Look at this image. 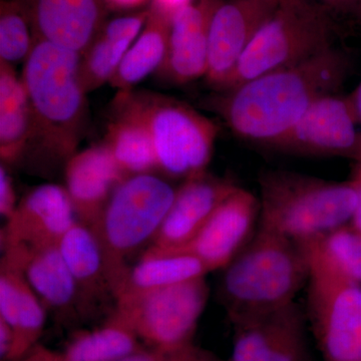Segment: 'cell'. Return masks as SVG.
Here are the masks:
<instances>
[{
  "label": "cell",
  "instance_id": "6da1fadb",
  "mask_svg": "<svg viewBox=\"0 0 361 361\" xmlns=\"http://www.w3.org/2000/svg\"><path fill=\"white\" fill-rule=\"evenodd\" d=\"M350 68L348 52L334 45L296 65L219 92L210 104L239 139L271 147L320 97L338 92Z\"/></svg>",
  "mask_w": 361,
  "mask_h": 361
},
{
  "label": "cell",
  "instance_id": "7a4b0ae2",
  "mask_svg": "<svg viewBox=\"0 0 361 361\" xmlns=\"http://www.w3.org/2000/svg\"><path fill=\"white\" fill-rule=\"evenodd\" d=\"M82 54L47 40L33 39L21 82L30 102V146L51 164H65L77 153L87 127V92L80 82Z\"/></svg>",
  "mask_w": 361,
  "mask_h": 361
},
{
  "label": "cell",
  "instance_id": "3957f363",
  "mask_svg": "<svg viewBox=\"0 0 361 361\" xmlns=\"http://www.w3.org/2000/svg\"><path fill=\"white\" fill-rule=\"evenodd\" d=\"M223 271L220 297L232 323L295 302L310 279L300 245L260 226Z\"/></svg>",
  "mask_w": 361,
  "mask_h": 361
},
{
  "label": "cell",
  "instance_id": "277c9868",
  "mask_svg": "<svg viewBox=\"0 0 361 361\" xmlns=\"http://www.w3.org/2000/svg\"><path fill=\"white\" fill-rule=\"evenodd\" d=\"M259 226L298 244L349 224L357 205L350 180L269 170L259 178Z\"/></svg>",
  "mask_w": 361,
  "mask_h": 361
},
{
  "label": "cell",
  "instance_id": "5b68a950",
  "mask_svg": "<svg viewBox=\"0 0 361 361\" xmlns=\"http://www.w3.org/2000/svg\"><path fill=\"white\" fill-rule=\"evenodd\" d=\"M111 109L146 127L164 175L185 180L207 172L220 129L193 106L166 94L130 90H118Z\"/></svg>",
  "mask_w": 361,
  "mask_h": 361
},
{
  "label": "cell",
  "instance_id": "8992f818",
  "mask_svg": "<svg viewBox=\"0 0 361 361\" xmlns=\"http://www.w3.org/2000/svg\"><path fill=\"white\" fill-rule=\"evenodd\" d=\"M177 189L155 173L129 176L116 188L94 225L115 296L130 259L149 246L174 201Z\"/></svg>",
  "mask_w": 361,
  "mask_h": 361
},
{
  "label": "cell",
  "instance_id": "52a82bcc",
  "mask_svg": "<svg viewBox=\"0 0 361 361\" xmlns=\"http://www.w3.org/2000/svg\"><path fill=\"white\" fill-rule=\"evenodd\" d=\"M337 32L336 13L319 0H279L219 92L322 54Z\"/></svg>",
  "mask_w": 361,
  "mask_h": 361
},
{
  "label": "cell",
  "instance_id": "ba28073f",
  "mask_svg": "<svg viewBox=\"0 0 361 361\" xmlns=\"http://www.w3.org/2000/svg\"><path fill=\"white\" fill-rule=\"evenodd\" d=\"M210 289L206 277L183 283L123 294L114 313L156 350L171 353L191 344L205 310Z\"/></svg>",
  "mask_w": 361,
  "mask_h": 361
},
{
  "label": "cell",
  "instance_id": "9c48e42d",
  "mask_svg": "<svg viewBox=\"0 0 361 361\" xmlns=\"http://www.w3.org/2000/svg\"><path fill=\"white\" fill-rule=\"evenodd\" d=\"M308 319L322 361H361V285L310 272Z\"/></svg>",
  "mask_w": 361,
  "mask_h": 361
},
{
  "label": "cell",
  "instance_id": "30bf717a",
  "mask_svg": "<svg viewBox=\"0 0 361 361\" xmlns=\"http://www.w3.org/2000/svg\"><path fill=\"white\" fill-rule=\"evenodd\" d=\"M271 148L294 155L361 159V127L350 97H320Z\"/></svg>",
  "mask_w": 361,
  "mask_h": 361
},
{
  "label": "cell",
  "instance_id": "8fae6325",
  "mask_svg": "<svg viewBox=\"0 0 361 361\" xmlns=\"http://www.w3.org/2000/svg\"><path fill=\"white\" fill-rule=\"evenodd\" d=\"M232 324L234 339L227 361H313L305 315L296 302Z\"/></svg>",
  "mask_w": 361,
  "mask_h": 361
},
{
  "label": "cell",
  "instance_id": "7c38bea8",
  "mask_svg": "<svg viewBox=\"0 0 361 361\" xmlns=\"http://www.w3.org/2000/svg\"><path fill=\"white\" fill-rule=\"evenodd\" d=\"M279 4V0H222L216 8L209 32L206 80L222 89L240 59Z\"/></svg>",
  "mask_w": 361,
  "mask_h": 361
},
{
  "label": "cell",
  "instance_id": "4fadbf2b",
  "mask_svg": "<svg viewBox=\"0 0 361 361\" xmlns=\"http://www.w3.org/2000/svg\"><path fill=\"white\" fill-rule=\"evenodd\" d=\"M259 217V199L239 186L216 209L193 241L177 252L192 254L209 272L223 270L250 241Z\"/></svg>",
  "mask_w": 361,
  "mask_h": 361
},
{
  "label": "cell",
  "instance_id": "5bb4252c",
  "mask_svg": "<svg viewBox=\"0 0 361 361\" xmlns=\"http://www.w3.org/2000/svg\"><path fill=\"white\" fill-rule=\"evenodd\" d=\"M238 187L232 180L207 172L183 180L158 234L145 251L168 253L185 248Z\"/></svg>",
  "mask_w": 361,
  "mask_h": 361
},
{
  "label": "cell",
  "instance_id": "9a60e30c",
  "mask_svg": "<svg viewBox=\"0 0 361 361\" xmlns=\"http://www.w3.org/2000/svg\"><path fill=\"white\" fill-rule=\"evenodd\" d=\"M75 207L66 188L44 184L33 188L21 199L1 232L6 246H58L78 222Z\"/></svg>",
  "mask_w": 361,
  "mask_h": 361
},
{
  "label": "cell",
  "instance_id": "2e32d148",
  "mask_svg": "<svg viewBox=\"0 0 361 361\" xmlns=\"http://www.w3.org/2000/svg\"><path fill=\"white\" fill-rule=\"evenodd\" d=\"M33 39L82 54L106 21L104 0H20Z\"/></svg>",
  "mask_w": 361,
  "mask_h": 361
},
{
  "label": "cell",
  "instance_id": "e0dca14e",
  "mask_svg": "<svg viewBox=\"0 0 361 361\" xmlns=\"http://www.w3.org/2000/svg\"><path fill=\"white\" fill-rule=\"evenodd\" d=\"M222 0H193L172 16L169 49L158 77L174 85L205 78L208 71L209 32Z\"/></svg>",
  "mask_w": 361,
  "mask_h": 361
},
{
  "label": "cell",
  "instance_id": "ac0fdd59",
  "mask_svg": "<svg viewBox=\"0 0 361 361\" xmlns=\"http://www.w3.org/2000/svg\"><path fill=\"white\" fill-rule=\"evenodd\" d=\"M1 260L21 271L47 311L70 315L85 312L77 284L59 246L4 247Z\"/></svg>",
  "mask_w": 361,
  "mask_h": 361
},
{
  "label": "cell",
  "instance_id": "d6986e66",
  "mask_svg": "<svg viewBox=\"0 0 361 361\" xmlns=\"http://www.w3.org/2000/svg\"><path fill=\"white\" fill-rule=\"evenodd\" d=\"M127 177L104 142L71 156L65 165L66 190L78 220L94 225L116 188Z\"/></svg>",
  "mask_w": 361,
  "mask_h": 361
},
{
  "label": "cell",
  "instance_id": "ffe728a7",
  "mask_svg": "<svg viewBox=\"0 0 361 361\" xmlns=\"http://www.w3.org/2000/svg\"><path fill=\"white\" fill-rule=\"evenodd\" d=\"M58 246L77 284L85 312L108 304L116 307L103 250L92 228L78 221Z\"/></svg>",
  "mask_w": 361,
  "mask_h": 361
},
{
  "label": "cell",
  "instance_id": "44dd1931",
  "mask_svg": "<svg viewBox=\"0 0 361 361\" xmlns=\"http://www.w3.org/2000/svg\"><path fill=\"white\" fill-rule=\"evenodd\" d=\"M149 8L106 21L82 54L80 82L90 92L111 82L123 56L137 39L148 20Z\"/></svg>",
  "mask_w": 361,
  "mask_h": 361
},
{
  "label": "cell",
  "instance_id": "7402d4cb",
  "mask_svg": "<svg viewBox=\"0 0 361 361\" xmlns=\"http://www.w3.org/2000/svg\"><path fill=\"white\" fill-rule=\"evenodd\" d=\"M47 312L21 271L1 260L0 320L13 331L11 358L23 355L37 341L44 330Z\"/></svg>",
  "mask_w": 361,
  "mask_h": 361
},
{
  "label": "cell",
  "instance_id": "603a6c76",
  "mask_svg": "<svg viewBox=\"0 0 361 361\" xmlns=\"http://www.w3.org/2000/svg\"><path fill=\"white\" fill-rule=\"evenodd\" d=\"M172 16L151 4L148 20L137 39L123 56L111 85L118 90H134L147 77L158 73L169 49Z\"/></svg>",
  "mask_w": 361,
  "mask_h": 361
},
{
  "label": "cell",
  "instance_id": "cb8c5ba5",
  "mask_svg": "<svg viewBox=\"0 0 361 361\" xmlns=\"http://www.w3.org/2000/svg\"><path fill=\"white\" fill-rule=\"evenodd\" d=\"M32 135V115L14 66L0 61V158L13 165L23 158Z\"/></svg>",
  "mask_w": 361,
  "mask_h": 361
},
{
  "label": "cell",
  "instance_id": "d4e9b609",
  "mask_svg": "<svg viewBox=\"0 0 361 361\" xmlns=\"http://www.w3.org/2000/svg\"><path fill=\"white\" fill-rule=\"evenodd\" d=\"M205 265L189 253L145 251L137 263L130 266L116 294L140 293L206 277Z\"/></svg>",
  "mask_w": 361,
  "mask_h": 361
},
{
  "label": "cell",
  "instance_id": "484cf974",
  "mask_svg": "<svg viewBox=\"0 0 361 361\" xmlns=\"http://www.w3.org/2000/svg\"><path fill=\"white\" fill-rule=\"evenodd\" d=\"M310 272L361 285V233L350 224L299 244Z\"/></svg>",
  "mask_w": 361,
  "mask_h": 361
},
{
  "label": "cell",
  "instance_id": "4316f807",
  "mask_svg": "<svg viewBox=\"0 0 361 361\" xmlns=\"http://www.w3.org/2000/svg\"><path fill=\"white\" fill-rule=\"evenodd\" d=\"M113 111L104 144L126 175L149 174L159 171L153 142L146 127L134 116Z\"/></svg>",
  "mask_w": 361,
  "mask_h": 361
},
{
  "label": "cell",
  "instance_id": "83f0119b",
  "mask_svg": "<svg viewBox=\"0 0 361 361\" xmlns=\"http://www.w3.org/2000/svg\"><path fill=\"white\" fill-rule=\"evenodd\" d=\"M137 334L128 323L113 312L101 329L85 332L68 344V361H118L137 351Z\"/></svg>",
  "mask_w": 361,
  "mask_h": 361
},
{
  "label": "cell",
  "instance_id": "f1b7e54d",
  "mask_svg": "<svg viewBox=\"0 0 361 361\" xmlns=\"http://www.w3.org/2000/svg\"><path fill=\"white\" fill-rule=\"evenodd\" d=\"M33 45L32 27L20 0L0 4V61L25 63Z\"/></svg>",
  "mask_w": 361,
  "mask_h": 361
},
{
  "label": "cell",
  "instance_id": "f546056e",
  "mask_svg": "<svg viewBox=\"0 0 361 361\" xmlns=\"http://www.w3.org/2000/svg\"><path fill=\"white\" fill-rule=\"evenodd\" d=\"M16 206L18 203H16L13 180L6 165L2 164L0 166V214L2 218L6 221L8 220L16 211Z\"/></svg>",
  "mask_w": 361,
  "mask_h": 361
},
{
  "label": "cell",
  "instance_id": "4dcf8cb0",
  "mask_svg": "<svg viewBox=\"0 0 361 361\" xmlns=\"http://www.w3.org/2000/svg\"><path fill=\"white\" fill-rule=\"evenodd\" d=\"M166 361H218L212 355L204 353L200 349L194 348L193 345L185 346V348L178 349L173 353H167V360Z\"/></svg>",
  "mask_w": 361,
  "mask_h": 361
},
{
  "label": "cell",
  "instance_id": "1f68e13d",
  "mask_svg": "<svg viewBox=\"0 0 361 361\" xmlns=\"http://www.w3.org/2000/svg\"><path fill=\"white\" fill-rule=\"evenodd\" d=\"M350 180L355 188L356 194H357V205H356L355 214H353V219L349 224L361 233V159L357 161V165H356L355 173H353Z\"/></svg>",
  "mask_w": 361,
  "mask_h": 361
},
{
  "label": "cell",
  "instance_id": "d6a6232c",
  "mask_svg": "<svg viewBox=\"0 0 361 361\" xmlns=\"http://www.w3.org/2000/svg\"><path fill=\"white\" fill-rule=\"evenodd\" d=\"M319 1L329 6L336 16H346L353 18L355 16L357 0H319Z\"/></svg>",
  "mask_w": 361,
  "mask_h": 361
},
{
  "label": "cell",
  "instance_id": "836d02e7",
  "mask_svg": "<svg viewBox=\"0 0 361 361\" xmlns=\"http://www.w3.org/2000/svg\"><path fill=\"white\" fill-rule=\"evenodd\" d=\"M167 360V353L153 349L151 351L141 350L137 349L132 355L126 356L118 361H166Z\"/></svg>",
  "mask_w": 361,
  "mask_h": 361
},
{
  "label": "cell",
  "instance_id": "e575fe53",
  "mask_svg": "<svg viewBox=\"0 0 361 361\" xmlns=\"http://www.w3.org/2000/svg\"><path fill=\"white\" fill-rule=\"evenodd\" d=\"M193 0H151V4H155L157 7L165 11L169 16H173L183 7L191 4Z\"/></svg>",
  "mask_w": 361,
  "mask_h": 361
},
{
  "label": "cell",
  "instance_id": "d590c367",
  "mask_svg": "<svg viewBox=\"0 0 361 361\" xmlns=\"http://www.w3.org/2000/svg\"><path fill=\"white\" fill-rule=\"evenodd\" d=\"M149 0H104L109 11H130L144 6Z\"/></svg>",
  "mask_w": 361,
  "mask_h": 361
},
{
  "label": "cell",
  "instance_id": "8d00e7d4",
  "mask_svg": "<svg viewBox=\"0 0 361 361\" xmlns=\"http://www.w3.org/2000/svg\"><path fill=\"white\" fill-rule=\"evenodd\" d=\"M349 97H350L351 102H353V106H355L356 116H357L358 122H360L361 127V80L360 84H358L355 90L349 94Z\"/></svg>",
  "mask_w": 361,
  "mask_h": 361
},
{
  "label": "cell",
  "instance_id": "74e56055",
  "mask_svg": "<svg viewBox=\"0 0 361 361\" xmlns=\"http://www.w3.org/2000/svg\"><path fill=\"white\" fill-rule=\"evenodd\" d=\"M353 18L357 20L361 25V0H357V4H356L355 16H353Z\"/></svg>",
  "mask_w": 361,
  "mask_h": 361
},
{
  "label": "cell",
  "instance_id": "f35d334b",
  "mask_svg": "<svg viewBox=\"0 0 361 361\" xmlns=\"http://www.w3.org/2000/svg\"><path fill=\"white\" fill-rule=\"evenodd\" d=\"M30 361H37V356H35V358H32V360H30Z\"/></svg>",
  "mask_w": 361,
  "mask_h": 361
}]
</instances>
